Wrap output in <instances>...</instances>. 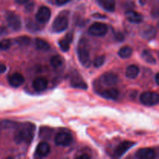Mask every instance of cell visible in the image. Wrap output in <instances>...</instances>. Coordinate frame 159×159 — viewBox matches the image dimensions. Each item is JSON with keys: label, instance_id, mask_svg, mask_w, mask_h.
Returning <instances> with one entry per match:
<instances>
[{"label": "cell", "instance_id": "obj_1", "mask_svg": "<svg viewBox=\"0 0 159 159\" xmlns=\"http://www.w3.org/2000/svg\"><path fill=\"white\" fill-rule=\"evenodd\" d=\"M35 132V127L32 124H22L16 130L13 139L16 144L26 143L30 144L32 141Z\"/></svg>", "mask_w": 159, "mask_h": 159}, {"label": "cell", "instance_id": "obj_2", "mask_svg": "<svg viewBox=\"0 0 159 159\" xmlns=\"http://www.w3.org/2000/svg\"><path fill=\"white\" fill-rule=\"evenodd\" d=\"M141 103L152 107L159 103V94L154 92H144L140 96Z\"/></svg>", "mask_w": 159, "mask_h": 159}, {"label": "cell", "instance_id": "obj_3", "mask_svg": "<svg viewBox=\"0 0 159 159\" xmlns=\"http://www.w3.org/2000/svg\"><path fill=\"white\" fill-rule=\"evenodd\" d=\"M108 31V27L106 24L102 23H93L89 28V34L94 37H103L106 35Z\"/></svg>", "mask_w": 159, "mask_h": 159}, {"label": "cell", "instance_id": "obj_4", "mask_svg": "<svg viewBox=\"0 0 159 159\" xmlns=\"http://www.w3.org/2000/svg\"><path fill=\"white\" fill-rule=\"evenodd\" d=\"M68 26V20L65 16L60 15L54 20L52 29L54 32L61 33L65 31Z\"/></svg>", "mask_w": 159, "mask_h": 159}, {"label": "cell", "instance_id": "obj_5", "mask_svg": "<svg viewBox=\"0 0 159 159\" xmlns=\"http://www.w3.org/2000/svg\"><path fill=\"white\" fill-rule=\"evenodd\" d=\"M73 141V138L69 133L67 132H59L56 134L54 138V142L57 145L62 146V147H66L70 145Z\"/></svg>", "mask_w": 159, "mask_h": 159}, {"label": "cell", "instance_id": "obj_6", "mask_svg": "<svg viewBox=\"0 0 159 159\" xmlns=\"http://www.w3.org/2000/svg\"><path fill=\"white\" fill-rule=\"evenodd\" d=\"M78 57H79V61L82 64V66L85 68H89L91 65V60H90V56L89 51L86 48L83 46H79L78 48Z\"/></svg>", "mask_w": 159, "mask_h": 159}, {"label": "cell", "instance_id": "obj_7", "mask_svg": "<svg viewBox=\"0 0 159 159\" xmlns=\"http://www.w3.org/2000/svg\"><path fill=\"white\" fill-rule=\"evenodd\" d=\"M6 21L9 27L14 31H18L21 27V20L19 16L14 12H8L6 14Z\"/></svg>", "mask_w": 159, "mask_h": 159}, {"label": "cell", "instance_id": "obj_8", "mask_svg": "<svg viewBox=\"0 0 159 159\" xmlns=\"http://www.w3.org/2000/svg\"><path fill=\"white\" fill-rule=\"evenodd\" d=\"M51 9L47 6H41L36 14V20L40 23H46L51 18Z\"/></svg>", "mask_w": 159, "mask_h": 159}, {"label": "cell", "instance_id": "obj_9", "mask_svg": "<svg viewBox=\"0 0 159 159\" xmlns=\"http://www.w3.org/2000/svg\"><path fill=\"white\" fill-rule=\"evenodd\" d=\"M135 144L134 142H131L129 141H125L121 142L120 144H118L114 150V155L116 157H121L124 155L127 151L131 148Z\"/></svg>", "mask_w": 159, "mask_h": 159}, {"label": "cell", "instance_id": "obj_10", "mask_svg": "<svg viewBox=\"0 0 159 159\" xmlns=\"http://www.w3.org/2000/svg\"><path fill=\"white\" fill-rule=\"evenodd\" d=\"M156 29L152 25H146L140 30V35L146 40H152L156 36Z\"/></svg>", "mask_w": 159, "mask_h": 159}, {"label": "cell", "instance_id": "obj_11", "mask_svg": "<svg viewBox=\"0 0 159 159\" xmlns=\"http://www.w3.org/2000/svg\"><path fill=\"white\" fill-rule=\"evenodd\" d=\"M118 76L115 73L107 72L101 76V82L103 85L110 86L116 85L118 82Z\"/></svg>", "mask_w": 159, "mask_h": 159}, {"label": "cell", "instance_id": "obj_12", "mask_svg": "<svg viewBox=\"0 0 159 159\" xmlns=\"http://www.w3.org/2000/svg\"><path fill=\"white\" fill-rule=\"evenodd\" d=\"M8 80H9V85L12 87H15V88L21 86L25 82V79L23 75L19 72H15L11 75Z\"/></svg>", "mask_w": 159, "mask_h": 159}, {"label": "cell", "instance_id": "obj_13", "mask_svg": "<svg viewBox=\"0 0 159 159\" xmlns=\"http://www.w3.org/2000/svg\"><path fill=\"white\" fill-rule=\"evenodd\" d=\"M135 156L140 159H152L155 157V152L152 148H141L137 151Z\"/></svg>", "mask_w": 159, "mask_h": 159}, {"label": "cell", "instance_id": "obj_14", "mask_svg": "<svg viewBox=\"0 0 159 159\" xmlns=\"http://www.w3.org/2000/svg\"><path fill=\"white\" fill-rule=\"evenodd\" d=\"M48 85V80L44 78H37L33 81V88L37 92L43 91Z\"/></svg>", "mask_w": 159, "mask_h": 159}, {"label": "cell", "instance_id": "obj_15", "mask_svg": "<svg viewBox=\"0 0 159 159\" xmlns=\"http://www.w3.org/2000/svg\"><path fill=\"white\" fill-rule=\"evenodd\" d=\"M50 145L47 142H40L39 143L38 145L37 146V149H36V153L40 158H43L48 155L50 153Z\"/></svg>", "mask_w": 159, "mask_h": 159}, {"label": "cell", "instance_id": "obj_16", "mask_svg": "<svg viewBox=\"0 0 159 159\" xmlns=\"http://www.w3.org/2000/svg\"><path fill=\"white\" fill-rule=\"evenodd\" d=\"M127 20L133 23H140L143 21V16L141 14L133 10H127L125 13Z\"/></svg>", "mask_w": 159, "mask_h": 159}, {"label": "cell", "instance_id": "obj_17", "mask_svg": "<svg viewBox=\"0 0 159 159\" xmlns=\"http://www.w3.org/2000/svg\"><path fill=\"white\" fill-rule=\"evenodd\" d=\"M73 36L71 34H67L65 37H64L62 40H61L59 41V45H60V48L61 49V51H68L69 50L70 44H71V41H72Z\"/></svg>", "mask_w": 159, "mask_h": 159}, {"label": "cell", "instance_id": "obj_18", "mask_svg": "<svg viewBox=\"0 0 159 159\" xmlns=\"http://www.w3.org/2000/svg\"><path fill=\"white\" fill-rule=\"evenodd\" d=\"M99 6L108 12H113L115 10L114 0H97Z\"/></svg>", "mask_w": 159, "mask_h": 159}, {"label": "cell", "instance_id": "obj_19", "mask_svg": "<svg viewBox=\"0 0 159 159\" xmlns=\"http://www.w3.org/2000/svg\"><path fill=\"white\" fill-rule=\"evenodd\" d=\"M139 71L140 70L138 66H137L135 65H129L127 68V69H126V76L128 79H134L138 77V74H139Z\"/></svg>", "mask_w": 159, "mask_h": 159}, {"label": "cell", "instance_id": "obj_20", "mask_svg": "<svg viewBox=\"0 0 159 159\" xmlns=\"http://www.w3.org/2000/svg\"><path fill=\"white\" fill-rule=\"evenodd\" d=\"M100 95L106 99H116L119 96V91L116 89H109L104 90L103 92H102Z\"/></svg>", "mask_w": 159, "mask_h": 159}, {"label": "cell", "instance_id": "obj_21", "mask_svg": "<svg viewBox=\"0 0 159 159\" xmlns=\"http://www.w3.org/2000/svg\"><path fill=\"white\" fill-rule=\"evenodd\" d=\"M132 53H133V50L129 46L122 47L120 49V51H118V54L122 58H128V57H130L131 56Z\"/></svg>", "mask_w": 159, "mask_h": 159}, {"label": "cell", "instance_id": "obj_22", "mask_svg": "<svg viewBox=\"0 0 159 159\" xmlns=\"http://www.w3.org/2000/svg\"><path fill=\"white\" fill-rule=\"evenodd\" d=\"M141 57H142V58L144 59L147 63L152 64V65H154V64L156 63V61H155V57H153L152 53L149 51H147V50L143 51L142 54H141Z\"/></svg>", "mask_w": 159, "mask_h": 159}, {"label": "cell", "instance_id": "obj_23", "mask_svg": "<svg viewBox=\"0 0 159 159\" xmlns=\"http://www.w3.org/2000/svg\"><path fill=\"white\" fill-rule=\"evenodd\" d=\"M35 43L37 49L40 50V51H48V50L50 49L49 43L47 41H45V40H42V39H36Z\"/></svg>", "mask_w": 159, "mask_h": 159}, {"label": "cell", "instance_id": "obj_24", "mask_svg": "<svg viewBox=\"0 0 159 159\" xmlns=\"http://www.w3.org/2000/svg\"><path fill=\"white\" fill-rule=\"evenodd\" d=\"M63 58L60 55H54L51 58V65L53 68H57L61 66Z\"/></svg>", "mask_w": 159, "mask_h": 159}, {"label": "cell", "instance_id": "obj_25", "mask_svg": "<svg viewBox=\"0 0 159 159\" xmlns=\"http://www.w3.org/2000/svg\"><path fill=\"white\" fill-rule=\"evenodd\" d=\"M71 85L75 88H79V89H86L88 88L86 83L82 80V79H74L71 82Z\"/></svg>", "mask_w": 159, "mask_h": 159}, {"label": "cell", "instance_id": "obj_26", "mask_svg": "<svg viewBox=\"0 0 159 159\" xmlns=\"http://www.w3.org/2000/svg\"><path fill=\"white\" fill-rule=\"evenodd\" d=\"M16 42L18 44L22 45V46H26V45H28L30 43V37L23 36V37H20L16 38Z\"/></svg>", "mask_w": 159, "mask_h": 159}, {"label": "cell", "instance_id": "obj_27", "mask_svg": "<svg viewBox=\"0 0 159 159\" xmlns=\"http://www.w3.org/2000/svg\"><path fill=\"white\" fill-rule=\"evenodd\" d=\"M105 61H106L105 55L98 56V57H96V58H95L94 62H93L94 66L96 67V68H99V67H101L102 65H103Z\"/></svg>", "mask_w": 159, "mask_h": 159}, {"label": "cell", "instance_id": "obj_28", "mask_svg": "<svg viewBox=\"0 0 159 159\" xmlns=\"http://www.w3.org/2000/svg\"><path fill=\"white\" fill-rule=\"evenodd\" d=\"M11 46V41L9 39H4V40H2L1 43H0V47H1V49L5 51V50H7L10 48Z\"/></svg>", "mask_w": 159, "mask_h": 159}, {"label": "cell", "instance_id": "obj_29", "mask_svg": "<svg viewBox=\"0 0 159 159\" xmlns=\"http://www.w3.org/2000/svg\"><path fill=\"white\" fill-rule=\"evenodd\" d=\"M115 37H116V39L118 40V41H122V40H124V36L123 35V34H120V33H118V34H116V35H115Z\"/></svg>", "mask_w": 159, "mask_h": 159}, {"label": "cell", "instance_id": "obj_30", "mask_svg": "<svg viewBox=\"0 0 159 159\" xmlns=\"http://www.w3.org/2000/svg\"><path fill=\"white\" fill-rule=\"evenodd\" d=\"M69 1L70 0H55L56 3H57L58 6H63V5L68 3Z\"/></svg>", "mask_w": 159, "mask_h": 159}, {"label": "cell", "instance_id": "obj_31", "mask_svg": "<svg viewBox=\"0 0 159 159\" xmlns=\"http://www.w3.org/2000/svg\"><path fill=\"white\" fill-rule=\"evenodd\" d=\"M30 0H16V2L18 3L20 5H23V4H26L29 2Z\"/></svg>", "mask_w": 159, "mask_h": 159}, {"label": "cell", "instance_id": "obj_32", "mask_svg": "<svg viewBox=\"0 0 159 159\" xmlns=\"http://www.w3.org/2000/svg\"><path fill=\"white\" fill-rule=\"evenodd\" d=\"M77 158L79 159H83V158L87 159V158H90V156H89L88 155H79V156H78Z\"/></svg>", "mask_w": 159, "mask_h": 159}, {"label": "cell", "instance_id": "obj_33", "mask_svg": "<svg viewBox=\"0 0 159 159\" xmlns=\"http://www.w3.org/2000/svg\"><path fill=\"white\" fill-rule=\"evenodd\" d=\"M155 81H156V83L159 85V72L157 73L156 75H155Z\"/></svg>", "mask_w": 159, "mask_h": 159}, {"label": "cell", "instance_id": "obj_34", "mask_svg": "<svg viewBox=\"0 0 159 159\" xmlns=\"http://www.w3.org/2000/svg\"><path fill=\"white\" fill-rule=\"evenodd\" d=\"M6 66H5V65L2 64V66H1V72L3 73V72H4L5 70H6Z\"/></svg>", "mask_w": 159, "mask_h": 159}, {"label": "cell", "instance_id": "obj_35", "mask_svg": "<svg viewBox=\"0 0 159 159\" xmlns=\"http://www.w3.org/2000/svg\"><path fill=\"white\" fill-rule=\"evenodd\" d=\"M158 26L159 27V23H158Z\"/></svg>", "mask_w": 159, "mask_h": 159}]
</instances>
